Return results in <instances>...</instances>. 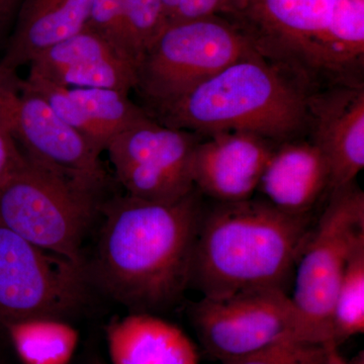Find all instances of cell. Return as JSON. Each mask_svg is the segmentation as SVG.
Returning <instances> with one entry per match:
<instances>
[{"mask_svg": "<svg viewBox=\"0 0 364 364\" xmlns=\"http://www.w3.org/2000/svg\"><path fill=\"white\" fill-rule=\"evenodd\" d=\"M191 318L203 349L226 361L282 340L323 343L291 301L280 289H253L203 298L191 306Z\"/></svg>", "mask_w": 364, "mask_h": 364, "instance_id": "cell-8", "label": "cell"}, {"mask_svg": "<svg viewBox=\"0 0 364 364\" xmlns=\"http://www.w3.org/2000/svg\"><path fill=\"white\" fill-rule=\"evenodd\" d=\"M312 92L291 73L253 52L149 116L164 126L200 136L243 132L280 144L308 136Z\"/></svg>", "mask_w": 364, "mask_h": 364, "instance_id": "cell-4", "label": "cell"}, {"mask_svg": "<svg viewBox=\"0 0 364 364\" xmlns=\"http://www.w3.org/2000/svg\"><path fill=\"white\" fill-rule=\"evenodd\" d=\"M327 344L282 340L222 364H327Z\"/></svg>", "mask_w": 364, "mask_h": 364, "instance_id": "cell-22", "label": "cell"}, {"mask_svg": "<svg viewBox=\"0 0 364 364\" xmlns=\"http://www.w3.org/2000/svg\"><path fill=\"white\" fill-rule=\"evenodd\" d=\"M163 6H164L165 11V16H166V23L167 20L170 16V14L173 13L174 9H176L177 4H179L181 0H162Z\"/></svg>", "mask_w": 364, "mask_h": 364, "instance_id": "cell-28", "label": "cell"}, {"mask_svg": "<svg viewBox=\"0 0 364 364\" xmlns=\"http://www.w3.org/2000/svg\"><path fill=\"white\" fill-rule=\"evenodd\" d=\"M0 124L31 159L100 191L104 186L107 176L100 155L16 71L2 65Z\"/></svg>", "mask_w": 364, "mask_h": 364, "instance_id": "cell-10", "label": "cell"}, {"mask_svg": "<svg viewBox=\"0 0 364 364\" xmlns=\"http://www.w3.org/2000/svg\"><path fill=\"white\" fill-rule=\"evenodd\" d=\"M86 26L111 41L134 61L127 42L124 0H93Z\"/></svg>", "mask_w": 364, "mask_h": 364, "instance_id": "cell-23", "label": "cell"}, {"mask_svg": "<svg viewBox=\"0 0 364 364\" xmlns=\"http://www.w3.org/2000/svg\"><path fill=\"white\" fill-rule=\"evenodd\" d=\"M93 0H23L0 65L18 71L86 28Z\"/></svg>", "mask_w": 364, "mask_h": 364, "instance_id": "cell-15", "label": "cell"}, {"mask_svg": "<svg viewBox=\"0 0 364 364\" xmlns=\"http://www.w3.org/2000/svg\"><path fill=\"white\" fill-rule=\"evenodd\" d=\"M329 352H328L327 364H363V361L360 363H350L339 353L338 346L333 343H328Z\"/></svg>", "mask_w": 364, "mask_h": 364, "instance_id": "cell-27", "label": "cell"}, {"mask_svg": "<svg viewBox=\"0 0 364 364\" xmlns=\"http://www.w3.org/2000/svg\"><path fill=\"white\" fill-rule=\"evenodd\" d=\"M87 284L85 267L0 225V324L64 320L85 305Z\"/></svg>", "mask_w": 364, "mask_h": 364, "instance_id": "cell-9", "label": "cell"}, {"mask_svg": "<svg viewBox=\"0 0 364 364\" xmlns=\"http://www.w3.org/2000/svg\"><path fill=\"white\" fill-rule=\"evenodd\" d=\"M200 138L149 116L117 134L105 151L127 195L146 202L172 203L196 188L191 160Z\"/></svg>", "mask_w": 364, "mask_h": 364, "instance_id": "cell-11", "label": "cell"}, {"mask_svg": "<svg viewBox=\"0 0 364 364\" xmlns=\"http://www.w3.org/2000/svg\"><path fill=\"white\" fill-rule=\"evenodd\" d=\"M315 223L312 214H289L263 198L217 202L203 212L189 287L210 299L253 289L289 294Z\"/></svg>", "mask_w": 364, "mask_h": 364, "instance_id": "cell-2", "label": "cell"}, {"mask_svg": "<svg viewBox=\"0 0 364 364\" xmlns=\"http://www.w3.org/2000/svg\"><path fill=\"white\" fill-rule=\"evenodd\" d=\"M23 0H0V33L18 13Z\"/></svg>", "mask_w": 364, "mask_h": 364, "instance_id": "cell-26", "label": "cell"}, {"mask_svg": "<svg viewBox=\"0 0 364 364\" xmlns=\"http://www.w3.org/2000/svg\"><path fill=\"white\" fill-rule=\"evenodd\" d=\"M331 186L329 164L309 136L277 146L268 160L257 191L282 212L312 214Z\"/></svg>", "mask_w": 364, "mask_h": 364, "instance_id": "cell-14", "label": "cell"}, {"mask_svg": "<svg viewBox=\"0 0 364 364\" xmlns=\"http://www.w3.org/2000/svg\"><path fill=\"white\" fill-rule=\"evenodd\" d=\"M364 238V193L356 181L333 191L296 264L291 299L323 343H332L335 296L349 256Z\"/></svg>", "mask_w": 364, "mask_h": 364, "instance_id": "cell-7", "label": "cell"}, {"mask_svg": "<svg viewBox=\"0 0 364 364\" xmlns=\"http://www.w3.org/2000/svg\"><path fill=\"white\" fill-rule=\"evenodd\" d=\"M227 18L312 91L364 85V0H245Z\"/></svg>", "mask_w": 364, "mask_h": 364, "instance_id": "cell-3", "label": "cell"}, {"mask_svg": "<svg viewBox=\"0 0 364 364\" xmlns=\"http://www.w3.org/2000/svg\"><path fill=\"white\" fill-rule=\"evenodd\" d=\"M127 42L138 64L148 47L166 26L162 0H124Z\"/></svg>", "mask_w": 364, "mask_h": 364, "instance_id": "cell-21", "label": "cell"}, {"mask_svg": "<svg viewBox=\"0 0 364 364\" xmlns=\"http://www.w3.org/2000/svg\"><path fill=\"white\" fill-rule=\"evenodd\" d=\"M245 0H181L167 23L196 20L207 16H230L238 13ZM166 23V25H167Z\"/></svg>", "mask_w": 364, "mask_h": 364, "instance_id": "cell-24", "label": "cell"}, {"mask_svg": "<svg viewBox=\"0 0 364 364\" xmlns=\"http://www.w3.org/2000/svg\"><path fill=\"white\" fill-rule=\"evenodd\" d=\"M98 191L26 156L0 189V225L85 268L82 243L100 210Z\"/></svg>", "mask_w": 364, "mask_h": 364, "instance_id": "cell-5", "label": "cell"}, {"mask_svg": "<svg viewBox=\"0 0 364 364\" xmlns=\"http://www.w3.org/2000/svg\"><path fill=\"white\" fill-rule=\"evenodd\" d=\"M95 364H105V363H100V361H97V363H95Z\"/></svg>", "mask_w": 364, "mask_h": 364, "instance_id": "cell-29", "label": "cell"}, {"mask_svg": "<svg viewBox=\"0 0 364 364\" xmlns=\"http://www.w3.org/2000/svg\"><path fill=\"white\" fill-rule=\"evenodd\" d=\"M119 57L132 60L111 41L86 26L80 32L52 46L33 59L30 63L28 76L47 78L64 69L90 65Z\"/></svg>", "mask_w": 364, "mask_h": 364, "instance_id": "cell-18", "label": "cell"}, {"mask_svg": "<svg viewBox=\"0 0 364 364\" xmlns=\"http://www.w3.org/2000/svg\"><path fill=\"white\" fill-rule=\"evenodd\" d=\"M102 210L93 282L131 313L154 314L176 305L189 289L202 195L195 188L172 203L126 195Z\"/></svg>", "mask_w": 364, "mask_h": 364, "instance_id": "cell-1", "label": "cell"}, {"mask_svg": "<svg viewBox=\"0 0 364 364\" xmlns=\"http://www.w3.org/2000/svg\"><path fill=\"white\" fill-rule=\"evenodd\" d=\"M279 144L243 132L202 136L191 160L196 191L219 203L252 198Z\"/></svg>", "mask_w": 364, "mask_h": 364, "instance_id": "cell-12", "label": "cell"}, {"mask_svg": "<svg viewBox=\"0 0 364 364\" xmlns=\"http://www.w3.org/2000/svg\"><path fill=\"white\" fill-rule=\"evenodd\" d=\"M112 364H200L195 343L154 314L131 313L107 329Z\"/></svg>", "mask_w": 364, "mask_h": 364, "instance_id": "cell-16", "label": "cell"}, {"mask_svg": "<svg viewBox=\"0 0 364 364\" xmlns=\"http://www.w3.org/2000/svg\"><path fill=\"white\" fill-rule=\"evenodd\" d=\"M26 158L13 136L0 124V189L21 169Z\"/></svg>", "mask_w": 364, "mask_h": 364, "instance_id": "cell-25", "label": "cell"}, {"mask_svg": "<svg viewBox=\"0 0 364 364\" xmlns=\"http://www.w3.org/2000/svg\"><path fill=\"white\" fill-rule=\"evenodd\" d=\"M364 332V238L353 248L340 280L331 316V341L339 347Z\"/></svg>", "mask_w": 364, "mask_h": 364, "instance_id": "cell-19", "label": "cell"}, {"mask_svg": "<svg viewBox=\"0 0 364 364\" xmlns=\"http://www.w3.org/2000/svg\"><path fill=\"white\" fill-rule=\"evenodd\" d=\"M253 52L247 36L226 16L167 23L139 60L134 90L151 114Z\"/></svg>", "mask_w": 364, "mask_h": 364, "instance_id": "cell-6", "label": "cell"}, {"mask_svg": "<svg viewBox=\"0 0 364 364\" xmlns=\"http://www.w3.org/2000/svg\"><path fill=\"white\" fill-rule=\"evenodd\" d=\"M308 114V136L329 164L331 193L355 181L364 167V85L313 91Z\"/></svg>", "mask_w": 364, "mask_h": 364, "instance_id": "cell-13", "label": "cell"}, {"mask_svg": "<svg viewBox=\"0 0 364 364\" xmlns=\"http://www.w3.org/2000/svg\"><path fill=\"white\" fill-rule=\"evenodd\" d=\"M67 88L109 142L117 134L149 117L145 109L132 102L128 92L107 88Z\"/></svg>", "mask_w": 364, "mask_h": 364, "instance_id": "cell-20", "label": "cell"}, {"mask_svg": "<svg viewBox=\"0 0 364 364\" xmlns=\"http://www.w3.org/2000/svg\"><path fill=\"white\" fill-rule=\"evenodd\" d=\"M23 364H68L78 332L61 318H33L4 325Z\"/></svg>", "mask_w": 364, "mask_h": 364, "instance_id": "cell-17", "label": "cell"}]
</instances>
